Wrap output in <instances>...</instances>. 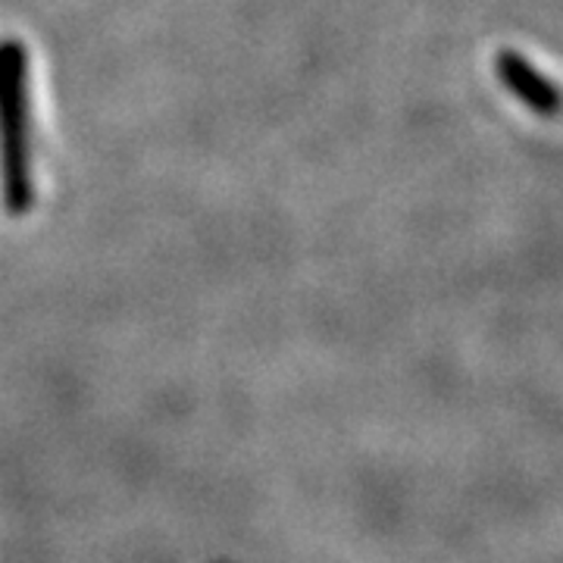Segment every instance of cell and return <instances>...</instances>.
Here are the masks:
<instances>
[{
    "instance_id": "obj_1",
    "label": "cell",
    "mask_w": 563,
    "mask_h": 563,
    "mask_svg": "<svg viewBox=\"0 0 563 563\" xmlns=\"http://www.w3.org/2000/svg\"><path fill=\"white\" fill-rule=\"evenodd\" d=\"M0 191L10 217L35 203L29 139V54L20 41H0Z\"/></svg>"
}]
</instances>
